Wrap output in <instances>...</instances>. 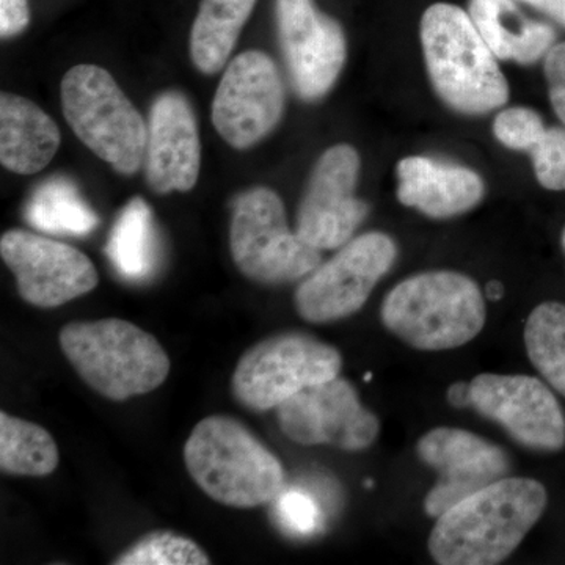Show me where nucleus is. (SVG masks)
I'll use <instances>...</instances> for the list:
<instances>
[{
    "instance_id": "obj_1",
    "label": "nucleus",
    "mask_w": 565,
    "mask_h": 565,
    "mask_svg": "<svg viewBox=\"0 0 565 565\" xmlns=\"http://www.w3.org/2000/svg\"><path fill=\"white\" fill-rule=\"evenodd\" d=\"M548 493L531 478H505L438 516L429 553L441 565H494L508 559L544 515Z\"/></svg>"
},
{
    "instance_id": "obj_2",
    "label": "nucleus",
    "mask_w": 565,
    "mask_h": 565,
    "mask_svg": "<svg viewBox=\"0 0 565 565\" xmlns=\"http://www.w3.org/2000/svg\"><path fill=\"white\" fill-rule=\"evenodd\" d=\"M419 35L427 73L446 106L484 115L508 103V81L470 13L452 3H434L424 11Z\"/></svg>"
},
{
    "instance_id": "obj_3",
    "label": "nucleus",
    "mask_w": 565,
    "mask_h": 565,
    "mask_svg": "<svg viewBox=\"0 0 565 565\" xmlns=\"http://www.w3.org/2000/svg\"><path fill=\"white\" fill-rule=\"evenodd\" d=\"M184 462L195 484L230 508H258L285 490L280 460L232 416H207L196 424L185 441Z\"/></svg>"
},
{
    "instance_id": "obj_4",
    "label": "nucleus",
    "mask_w": 565,
    "mask_h": 565,
    "mask_svg": "<svg viewBox=\"0 0 565 565\" xmlns=\"http://www.w3.org/2000/svg\"><path fill=\"white\" fill-rule=\"evenodd\" d=\"M381 318L411 348L449 351L470 343L484 329V294L467 275L423 273L394 286L382 303Z\"/></svg>"
},
{
    "instance_id": "obj_5",
    "label": "nucleus",
    "mask_w": 565,
    "mask_h": 565,
    "mask_svg": "<svg viewBox=\"0 0 565 565\" xmlns=\"http://www.w3.org/2000/svg\"><path fill=\"white\" fill-rule=\"evenodd\" d=\"M58 341L85 384L110 401L154 392L169 377L161 343L125 319L71 322Z\"/></svg>"
},
{
    "instance_id": "obj_6",
    "label": "nucleus",
    "mask_w": 565,
    "mask_h": 565,
    "mask_svg": "<svg viewBox=\"0 0 565 565\" xmlns=\"http://www.w3.org/2000/svg\"><path fill=\"white\" fill-rule=\"evenodd\" d=\"M61 99L66 121L85 147L118 173L139 172L147 154L148 129L109 71L74 66L62 79Z\"/></svg>"
},
{
    "instance_id": "obj_7",
    "label": "nucleus",
    "mask_w": 565,
    "mask_h": 565,
    "mask_svg": "<svg viewBox=\"0 0 565 565\" xmlns=\"http://www.w3.org/2000/svg\"><path fill=\"white\" fill-rule=\"evenodd\" d=\"M230 250L237 269L262 285L300 280L321 266V250L289 230L285 204L267 188L234 200Z\"/></svg>"
},
{
    "instance_id": "obj_8",
    "label": "nucleus",
    "mask_w": 565,
    "mask_h": 565,
    "mask_svg": "<svg viewBox=\"0 0 565 565\" xmlns=\"http://www.w3.org/2000/svg\"><path fill=\"white\" fill-rule=\"evenodd\" d=\"M343 356L305 333H280L241 356L232 379L234 397L252 411H270L319 382L338 377Z\"/></svg>"
},
{
    "instance_id": "obj_9",
    "label": "nucleus",
    "mask_w": 565,
    "mask_h": 565,
    "mask_svg": "<svg viewBox=\"0 0 565 565\" xmlns=\"http://www.w3.org/2000/svg\"><path fill=\"white\" fill-rule=\"evenodd\" d=\"M397 258V247L385 233H366L349 241L330 262L316 267L294 296L305 321H340L362 310L381 278Z\"/></svg>"
},
{
    "instance_id": "obj_10",
    "label": "nucleus",
    "mask_w": 565,
    "mask_h": 565,
    "mask_svg": "<svg viewBox=\"0 0 565 565\" xmlns=\"http://www.w3.org/2000/svg\"><path fill=\"white\" fill-rule=\"evenodd\" d=\"M282 110L280 71L269 55L247 51L223 73L212 102V125L226 143L247 150L277 128Z\"/></svg>"
},
{
    "instance_id": "obj_11",
    "label": "nucleus",
    "mask_w": 565,
    "mask_h": 565,
    "mask_svg": "<svg viewBox=\"0 0 565 565\" xmlns=\"http://www.w3.org/2000/svg\"><path fill=\"white\" fill-rule=\"evenodd\" d=\"M471 407L500 424L523 448H565V414L550 385L522 374H479L470 382Z\"/></svg>"
},
{
    "instance_id": "obj_12",
    "label": "nucleus",
    "mask_w": 565,
    "mask_h": 565,
    "mask_svg": "<svg viewBox=\"0 0 565 565\" xmlns=\"http://www.w3.org/2000/svg\"><path fill=\"white\" fill-rule=\"evenodd\" d=\"M278 426L294 444L363 451L377 440L381 422L351 382L334 377L308 386L277 407Z\"/></svg>"
},
{
    "instance_id": "obj_13",
    "label": "nucleus",
    "mask_w": 565,
    "mask_h": 565,
    "mask_svg": "<svg viewBox=\"0 0 565 565\" xmlns=\"http://www.w3.org/2000/svg\"><path fill=\"white\" fill-rule=\"evenodd\" d=\"M360 156L351 145H334L316 162L305 189L297 234L318 250H333L352 239L370 206L355 195Z\"/></svg>"
},
{
    "instance_id": "obj_14",
    "label": "nucleus",
    "mask_w": 565,
    "mask_h": 565,
    "mask_svg": "<svg viewBox=\"0 0 565 565\" xmlns=\"http://www.w3.org/2000/svg\"><path fill=\"white\" fill-rule=\"evenodd\" d=\"M0 255L17 278L22 299L35 307H62L98 286V273L85 253L40 234L3 233Z\"/></svg>"
},
{
    "instance_id": "obj_15",
    "label": "nucleus",
    "mask_w": 565,
    "mask_h": 565,
    "mask_svg": "<svg viewBox=\"0 0 565 565\" xmlns=\"http://www.w3.org/2000/svg\"><path fill=\"white\" fill-rule=\"evenodd\" d=\"M278 39L294 90L305 102L322 98L340 77L345 35L315 0H277Z\"/></svg>"
},
{
    "instance_id": "obj_16",
    "label": "nucleus",
    "mask_w": 565,
    "mask_h": 565,
    "mask_svg": "<svg viewBox=\"0 0 565 565\" xmlns=\"http://www.w3.org/2000/svg\"><path fill=\"white\" fill-rule=\"evenodd\" d=\"M419 459L440 473L424 500V511L438 519L460 501L500 481L511 470L503 448L468 430L437 427L419 438Z\"/></svg>"
},
{
    "instance_id": "obj_17",
    "label": "nucleus",
    "mask_w": 565,
    "mask_h": 565,
    "mask_svg": "<svg viewBox=\"0 0 565 565\" xmlns=\"http://www.w3.org/2000/svg\"><path fill=\"white\" fill-rule=\"evenodd\" d=\"M202 145L191 103L166 92L151 107L145 172L156 193L189 192L199 181Z\"/></svg>"
},
{
    "instance_id": "obj_18",
    "label": "nucleus",
    "mask_w": 565,
    "mask_h": 565,
    "mask_svg": "<svg viewBox=\"0 0 565 565\" xmlns=\"http://www.w3.org/2000/svg\"><path fill=\"white\" fill-rule=\"evenodd\" d=\"M396 173L399 202L427 217H456L484 199V181L467 167L411 156L397 163Z\"/></svg>"
},
{
    "instance_id": "obj_19",
    "label": "nucleus",
    "mask_w": 565,
    "mask_h": 565,
    "mask_svg": "<svg viewBox=\"0 0 565 565\" xmlns=\"http://www.w3.org/2000/svg\"><path fill=\"white\" fill-rule=\"evenodd\" d=\"M61 131L46 111L22 96H0V162L10 172L35 174L57 154Z\"/></svg>"
},
{
    "instance_id": "obj_20",
    "label": "nucleus",
    "mask_w": 565,
    "mask_h": 565,
    "mask_svg": "<svg viewBox=\"0 0 565 565\" xmlns=\"http://www.w3.org/2000/svg\"><path fill=\"white\" fill-rule=\"evenodd\" d=\"M468 13L500 61L533 65L556 44L555 29L531 20L512 0H470Z\"/></svg>"
},
{
    "instance_id": "obj_21",
    "label": "nucleus",
    "mask_w": 565,
    "mask_h": 565,
    "mask_svg": "<svg viewBox=\"0 0 565 565\" xmlns=\"http://www.w3.org/2000/svg\"><path fill=\"white\" fill-rule=\"evenodd\" d=\"M256 0H202L193 21L191 57L204 74L218 73L236 47Z\"/></svg>"
},
{
    "instance_id": "obj_22",
    "label": "nucleus",
    "mask_w": 565,
    "mask_h": 565,
    "mask_svg": "<svg viewBox=\"0 0 565 565\" xmlns=\"http://www.w3.org/2000/svg\"><path fill=\"white\" fill-rule=\"evenodd\" d=\"M111 266L129 281L150 278L158 266V233L145 200L132 199L122 207L106 247Z\"/></svg>"
},
{
    "instance_id": "obj_23",
    "label": "nucleus",
    "mask_w": 565,
    "mask_h": 565,
    "mask_svg": "<svg viewBox=\"0 0 565 565\" xmlns=\"http://www.w3.org/2000/svg\"><path fill=\"white\" fill-rule=\"evenodd\" d=\"M25 218L40 232L62 236H85L99 223L76 185L62 177L50 178L35 189L25 206Z\"/></svg>"
},
{
    "instance_id": "obj_24",
    "label": "nucleus",
    "mask_w": 565,
    "mask_h": 565,
    "mask_svg": "<svg viewBox=\"0 0 565 565\" xmlns=\"http://www.w3.org/2000/svg\"><path fill=\"white\" fill-rule=\"evenodd\" d=\"M58 465L54 438L39 424L0 414V468L17 476L51 475Z\"/></svg>"
},
{
    "instance_id": "obj_25",
    "label": "nucleus",
    "mask_w": 565,
    "mask_h": 565,
    "mask_svg": "<svg viewBox=\"0 0 565 565\" xmlns=\"http://www.w3.org/2000/svg\"><path fill=\"white\" fill-rule=\"evenodd\" d=\"M523 338L530 362L565 399V305H537L527 318Z\"/></svg>"
},
{
    "instance_id": "obj_26",
    "label": "nucleus",
    "mask_w": 565,
    "mask_h": 565,
    "mask_svg": "<svg viewBox=\"0 0 565 565\" xmlns=\"http://www.w3.org/2000/svg\"><path fill=\"white\" fill-rule=\"evenodd\" d=\"M115 565H206L210 556L184 535L154 531L134 542L114 561Z\"/></svg>"
},
{
    "instance_id": "obj_27",
    "label": "nucleus",
    "mask_w": 565,
    "mask_h": 565,
    "mask_svg": "<svg viewBox=\"0 0 565 565\" xmlns=\"http://www.w3.org/2000/svg\"><path fill=\"white\" fill-rule=\"evenodd\" d=\"M535 178L546 191H565V129L546 128L530 151Z\"/></svg>"
},
{
    "instance_id": "obj_28",
    "label": "nucleus",
    "mask_w": 565,
    "mask_h": 565,
    "mask_svg": "<svg viewBox=\"0 0 565 565\" xmlns=\"http://www.w3.org/2000/svg\"><path fill=\"white\" fill-rule=\"evenodd\" d=\"M545 129L541 115L527 107H511L500 111L493 121L497 140L515 151H530Z\"/></svg>"
},
{
    "instance_id": "obj_29",
    "label": "nucleus",
    "mask_w": 565,
    "mask_h": 565,
    "mask_svg": "<svg viewBox=\"0 0 565 565\" xmlns=\"http://www.w3.org/2000/svg\"><path fill=\"white\" fill-rule=\"evenodd\" d=\"M277 516L282 527L297 535H310L319 531L322 512L318 503L300 490H288L277 497Z\"/></svg>"
},
{
    "instance_id": "obj_30",
    "label": "nucleus",
    "mask_w": 565,
    "mask_h": 565,
    "mask_svg": "<svg viewBox=\"0 0 565 565\" xmlns=\"http://www.w3.org/2000/svg\"><path fill=\"white\" fill-rule=\"evenodd\" d=\"M544 73L550 103L565 128V41L556 43L545 55Z\"/></svg>"
},
{
    "instance_id": "obj_31",
    "label": "nucleus",
    "mask_w": 565,
    "mask_h": 565,
    "mask_svg": "<svg viewBox=\"0 0 565 565\" xmlns=\"http://www.w3.org/2000/svg\"><path fill=\"white\" fill-rule=\"evenodd\" d=\"M31 21L28 0H0V35L2 39L18 35Z\"/></svg>"
},
{
    "instance_id": "obj_32",
    "label": "nucleus",
    "mask_w": 565,
    "mask_h": 565,
    "mask_svg": "<svg viewBox=\"0 0 565 565\" xmlns=\"http://www.w3.org/2000/svg\"><path fill=\"white\" fill-rule=\"evenodd\" d=\"M565 28V0H520Z\"/></svg>"
},
{
    "instance_id": "obj_33",
    "label": "nucleus",
    "mask_w": 565,
    "mask_h": 565,
    "mask_svg": "<svg viewBox=\"0 0 565 565\" xmlns=\"http://www.w3.org/2000/svg\"><path fill=\"white\" fill-rule=\"evenodd\" d=\"M448 401L456 408L471 407L470 384L456 382L455 385L449 386Z\"/></svg>"
},
{
    "instance_id": "obj_34",
    "label": "nucleus",
    "mask_w": 565,
    "mask_h": 565,
    "mask_svg": "<svg viewBox=\"0 0 565 565\" xmlns=\"http://www.w3.org/2000/svg\"><path fill=\"white\" fill-rule=\"evenodd\" d=\"M503 292H504V289H503V285H501V282L490 281L489 285H487L486 294H487V297H489V299H492V300L501 299V297H503Z\"/></svg>"
},
{
    "instance_id": "obj_35",
    "label": "nucleus",
    "mask_w": 565,
    "mask_h": 565,
    "mask_svg": "<svg viewBox=\"0 0 565 565\" xmlns=\"http://www.w3.org/2000/svg\"><path fill=\"white\" fill-rule=\"evenodd\" d=\"M561 244H563V250L565 253V226L563 230V234H561Z\"/></svg>"
}]
</instances>
